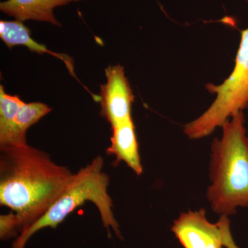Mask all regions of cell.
Wrapping results in <instances>:
<instances>
[{"mask_svg": "<svg viewBox=\"0 0 248 248\" xmlns=\"http://www.w3.org/2000/svg\"><path fill=\"white\" fill-rule=\"evenodd\" d=\"M21 232L19 218L14 212L0 216V239L4 241L16 237Z\"/></svg>", "mask_w": 248, "mask_h": 248, "instance_id": "7c38bea8", "label": "cell"}, {"mask_svg": "<svg viewBox=\"0 0 248 248\" xmlns=\"http://www.w3.org/2000/svg\"><path fill=\"white\" fill-rule=\"evenodd\" d=\"M103 168L104 159L97 156L75 173L73 180L61 197L43 217L21 232L11 248H25L28 241L37 232L45 228H56L68 215L88 201L97 207L109 237L112 228L116 236L122 238L120 226L112 210L113 203L108 192L110 178L103 171Z\"/></svg>", "mask_w": 248, "mask_h": 248, "instance_id": "3957f363", "label": "cell"}, {"mask_svg": "<svg viewBox=\"0 0 248 248\" xmlns=\"http://www.w3.org/2000/svg\"><path fill=\"white\" fill-rule=\"evenodd\" d=\"M52 108L42 102H23L16 118V129L19 141L27 145L28 129L37 124L45 116L51 112Z\"/></svg>", "mask_w": 248, "mask_h": 248, "instance_id": "8fae6325", "label": "cell"}, {"mask_svg": "<svg viewBox=\"0 0 248 248\" xmlns=\"http://www.w3.org/2000/svg\"><path fill=\"white\" fill-rule=\"evenodd\" d=\"M74 176L29 144L0 148V204L17 215L21 232L45 215Z\"/></svg>", "mask_w": 248, "mask_h": 248, "instance_id": "6da1fadb", "label": "cell"}, {"mask_svg": "<svg viewBox=\"0 0 248 248\" xmlns=\"http://www.w3.org/2000/svg\"><path fill=\"white\" fill-rule=\"evenodd\" d=\"M107 83L101 86V115L110 123L111 128L132 119L134 102L133 90L120 64L108 67Z\"/></svg>", "mask_w": 248, "mask_h": 248, "instance_id": "8992f818", "label": "cell"}, {"mask_svg": "<svg viewBox=\"0 0 248 248\" xmlns=\"http://www.w3.org/2000/svg\"><path fill=\"white\" fill-rule=\"evenodd\" d=\"M23 101L17 95L6 94L0 86V148L22 146L18 138L16 118Z\"/></svg>", "mask_w": 248, "mask_h": 248, "instance_id": "30bf717a", "label": "cell"}, {"mask_svg": "<svg viewBox=\"0 0 248 248\" xmlns=\"http://www.w3.org/2000/svg\"><path fill=\"white\" fill-rule=\"evenodd\" d=\"M205 88L217 97L208 110L184 127V133L191 140L208 136L217 127H221L233 115L248 107V28L241 31L231 74L222 84H208Z\"/></svg>", "mask_w": 248, "mask_h": 248, "instance_id": "277c9868", "label": "cell"}, {"mask_svg": "<svg viewBox=\"0 0 248 248\" xmlns=\"http://www.w3.org/2000/svg\"><path fill=\"white\" fill-rule=\"evenodd\" d=\"M230 225L225 215L216 223H210L202 208L181 214L171 231L184 248H239L232 236Z\"/></svg>", "mask_w": 248, "mask_h": 248, "instance_id": "5b68a950", "label": "cell"}, {"mask_svg": "<svg viewBox=\"0 0 248 248\" xmlns=\"http://www.w3.org/2000/svg\"><path fill=\"white\" fill-rule=\"evenodd\" d=\"M110 141L107 153L115 156V164L124 161L137 175H141L143 167L133 119L112 127Z\"/></svg>", "mask_w": 248, "mask_h": 248, "instance_id": "52a82bcc", "label": "cell"}, {"mask_svg": "<svg viewBox=\"0 0 248 248\" xmlns=\"http://www.w3.org/2000/svg\"><path fill=\"white\" fill-rule=\"evenodd\" d=\"M31 35L30 29L26 27L24 23L21 21L17 19L15 21H0V38L4 42L5 45L7 46L8 48L11 49L16 46H25L31 51L35 52L40 55L49 54L52 56L59 58L65 63L70 74L81 83L75 73L74 61L71 57L66 54L57 53L48 50L45 45L37 43L35 40H32ZM81 85L89 91L90 94L93 96V99H97V95H94L92 93L90 92L89 90L86 89L84 85Z\"/></svg>", "mask_w": 248, "mask_h": 248, "instance_id": "ba28073f", "label": "cell"}, {"mask_svg": "<svg viewBox=\"0 0 248 248\" xmlns=\"http://www.w3.org/2000/svg\"><path fill=\"white\" fill-rule=\"evenodd\" d=\"M78 1L80 0H7L0 3V10L21 22L32 19L60 27L54 16V9Z\"/></svg>", "mask_w": 248, "mask_h": 248, "instance_id": "9c48e42d", "label": "cell"}, {"mask_svg": "<svg viewBox=\"0 0 248 248\" xmlns=\"http://www.w3.org/2000/svg\"><path fill=\"white\" fill-rule=\"evenodd\" d=\"M222 137L211 146L207 197L218 215L229 216L248 206V136L244 112L235 114L221 126Z\"/></svg>", "mask_w": 248, "mask_h": 248, "instance_id": "7a4b0ae2", "label": "cell"}]
</instances>
